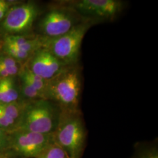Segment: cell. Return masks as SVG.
I'll list each match as a JSON object with an SVG mask.
<instances>
[{
    "mask_svg": "<svg viewBox=\"0 0 158 158\" xmlns=\"http://www.w3.org/2000/svg\"><path fill=\"white\" fill-rule=\"evenodd\" d=\"M2 49L4 54L11 57L19 63L28 60L33 55L28 52L9 46L2 45Z\"/></svg>",
    "mask_w": 158,
    "mask_h": 158,
    "instance_id": "cell-15",
    "label": "cell"
},
{
    "mask_svg": "<svg viewBox=\"0 0 158 158\" xmlns=\"http://www.w3.org/2000/svg\"><path fill=\"white\" fill-rule=\"evenodd\" d=\"M18 64H19V63L8 55L4 54L0 56V68L12 67Z\"/></svg>",
    "mask_w": 158,
    "mask_h": 158,
    "instance_id": "cell-19",
    "label": "cell"
},
{
    "mask_svg": "<svg viewBox=\"0 0 158 158\" xmlns=\"http://www.w3.org/2000/svg\"><path fill=\"white\" fill-rule=\"evenodd\" d=\"M18 75L20 79H23L29 85H31L34 89L40 91L44 98V93L48 80L40 77L39 76L32 72L27 66L21 68V70Z\"/></svg>",
    "mask_w": 158,
    "mask_h": 158,
    "instance_id": "cell-12",
    "label": "cell"
},
{
    "mask_svg": "<svg viewBox=\"0 0 158 158\" xmlns=\"http://www.w3.org/2000/svg\"><path fill=\"white\" fill-rule=\"evenodd\" d=\"M81 84L78 64L67 66L47 81L44 98L55 103L60 111H78Z\"/></svg>",
    "mask_w": 158,
    "mask_h": 158,
    "instance_id": "cell-1",
    "label": "cell"
},
{
    "mask_svg": "<svg viewBox=\"0 0 158 158\" xmlns=\"http://www.w3.org/2000/svg\"><path fill=\"white\" fill-rule=\"evenodd\" d=\"M7 148L25 158H36L51 143L52 134H44L23 130L8 132Z\"/></svg>",
    "mask_w": 158,
    "mask_h": 158,
    "instance_id": "cell-7",
    "label": "cell"
},
{
    "mask_svg": "<svg viewBox=\"0 0 158 158\" xmlns=\"http://www.w3.org/2000/svg\"><path fill=\"white\" fill-rule=\"evenodd\" d=\"M60 113V109L50 100L40 99L26 101L21 117L12 131L52 134L56 128Z\"/></svg>",
    "mask_w": 158,
    "mask_h": 158,
    "instance_id": "cell-3",
    "label": "cell"
},
{
    "mask_svg": "<svg viewBox=\"0 0 158 158\" xmlns=\"http://www.w3.org/2000/svg\"><path fill=\"white\" fill-rule=\"evenodd\" d=\"M36 158H69L60 147L52 142Z\"/></svg>",
    "mask_w": 158,
    "mask_h": 158,
    "instance_id": "cell-16",
    "label": "cell"
},
{
    "mask_svg": "<svg viewBox=\"0 0 158 158\" xmlns=\"http://www.w3.org/2000/svg\"><path fill=\"white\" fill-rule=\"evenodd\" d=\"M27 66L32 72L46 80L55 77L67 66L43 48L34 53Z\"/></svg>",
    "mask_w": 158,
    "mask_h": 158,
    "instance_id": "cell-9",
    "label": "cell"
},
{
    "mask_svg": "<svg viewBox=\"0 0 158 158\" xmlns=\"http://www.w3.org/2000/svg\"><path fill=\"white\" fill-rule=\"evenodd\" d=\"M26 101H17L8 104H0V110L17 123L23 112Z\"/></svg>",
    "mask_w": 158,
    "mask_h": 158,
    "instance_id": "cell-13",
    "label": "cell"
},
{
    "mask_svg": "<svg viewBox=\"0 0 158 158\" xmlns=\"http://www.w3.org/2000/svg\"><path fill=\"white\" fill-rule=\"evenodd\" d=\"M16 122L0 110V128L9 132L14 130Z\"/></svg>",
    "mask_w": 158,
    "mask_h": 158,
    "instance_id": "cell-17",
    "label": "cell"
},
{
    "mask_svg": "<svg viewBox=\"0 0 158 158\" xmlns=\"http://www.w3.org/2000/svg\"><path fill=\"white\" fill-rule=\"evenodd\" d=\"M96 23L87 19L66 34L56 38H48L40 35L42 48L49 51L67 66L78 64L83 40L88 30Z\"/></svg>",
    "mask_w": 158,
    "mask_h": 158,
    "instance_id": "cell-4",
    "label": "cell"
},
{
    "mask_svg": "<svg viewBox=\"0 0 158 158\" xmlns=\"http://www.w3.org/2000/svg\"><path fill=\"white\" fill-rule=\"evenodd\" d=\"M19 98L14 77L0 79V104L17 102Z\"/></svg>",
    "mask_w": 158,
    "mask_h": 158,
    "instance_id": "cell-11",
    "label": "cell"
},
{
    "mask_svg": "<svg viewBox=\"0 0 158 158\" xmlns=\"http://www.w3.org/2000/svg\"><path fill=\"white\" fill-rule=\"evenodd\" d=\"M141 158H158V154L156 152L147 153Z\"/></svg>",
    "mask_w": 158,
    "mask_h": 158,
    "instance_id": "cell-22",
    "label": "cell"
},
{
    "mask_svg": "<svg viewBox=\"0 0 158 158\" xmlns=\"http://www.w3.org/2000/svg\"><path fill=\"white\" fill-rule=\"evenodd\" d=\"M0 158H8V157L3 154H0Z\"/></svg>",
    "mask_w": 158,
    "mask_h": 158,
    "instance_id": "cell-24",
    "label": "cell"
},
{
    "mask_svg": "<svg viewBox=\"0 0 158 158\" xmlns=\"http://www.w3.org/2000/svg\"><path fill=\"white\" fill-rule=\"evenodd\" d=\"M8 5H9V3L7 1L4 0H0V9L4 6H6Z\"/></svg>",
    "mask_w": 158,
    "mask_h": 158,
    "instance_id": "cell-23",
    "label": "cell"
},
{
    "mask_svg": "<svg viewBox=\"0 0 158 158\" xmlns=\"http://www.w3.org/2000/svg\"><path fill=\"white\" fill-rule=\"evenodd\" d=\"M21 68L19 64L12 67L0 68V79L14 77V76L19 74Z\"/></svg>",
    "mask_w": 158,
    "mask_h": 158,
    "instance_id": "cell-18",
    "label": "cell"
},
{
    "mask_svg": "<svg viewBox=\"0 0 158 158\" xmlns=\"http://www.w3.org/2000/svg\"><path fill=\"white\" fill-rule=\"evenodd\" d=\"M9 8H10V6L8 5V6H4L0 9V21L2 20L4 18V17H6V14L9 10Z\"/></svg>",
    "mask_w": 158,
    "mask_h": 158,
    "instance_id": "cell-21",
    "label": "cell"
},
{
    "mask_svg": "<svg viewBox=\"0 0 158 158\" xmlns=\"http://www.w3.org/2000/svg\"><path fill=\"white\" fill-rule=\"evenodd\" d=\"M52 138L53 142L62 149L69 158H81L86 132L80 111H60Z\"/></svg>",
    "mask_w": 158,
    "mask_h": 158,
    "instance_id": "cell-2",
    "label": "cell"
},
{
    "mask_svg": "<svg viewBox=\"0 0 158 158\" xmlns=\"http://www.w3.org/2000/svg\"><path fill=\"white\" fill-rule=\"evenodd\" d=\"M3 45L15 47L32 54L42 47L40 35L34 37L24 35H7L4 38Z\"/></svg>",
    "mask_w": 158,
    "mask_h": 158,
    "instance_id": "cell-10",
    "label": "cell"
},
{
    "mask_svg": "<svg viewBox=\"0 0 158 158\" xmlns=\"http://www.w3.org/2000/svg\"><path fill=\"white\" fill-rule=\"evenodd\" d=\"M87 19L65 4L52 9L40 20V36L48 38L60 36Z\"/></svg>",
    "mask_w": 158,
    "mask_h": 158,
    "instance_id": "cell-5",
    "label": "cell"
},
{
    "mask_svg": "<svg viewBox=\"0 0 158 158\" xmlns=\"http://www.w3.org/2000/svg\"><path fill=\"white\" fill-rule=\"evenodd\" d=\"M21 79V93L25 101H33L40 99H44L42 94L40 91L29 85L23 79Z\"/></svg>",
    "mask_w": 158,
    "mask_h": 158,
    "instance_id": "cell-14",
    "label": "cell"
},
{
    "mask_svg": "<svg viewBox=\"0 0 158 158\" xmlns=\"http://www.w3.org/2000/svg\"><path fill=\"white\" fill-rule=\"evenodd\" d=\"M83 18L97 21L113 20L121 12L124 2L119 0H79L66 2Z\"/></svg>",
    "mask_w": 158,
    "mask_h": 158,
    "instance_id": "cell-8",
    "label": "cell"
},
{
    "mask_svg": "<svg viewBox=\"0 0 158 158\" xmlns=\"http://www.w3.org/2000/svg\"><path fill=\"white\" fill-rule=\"evenodd\" d=\"M8 132L0 128V152L8 145Z\"/></svg>",
    "mask_w": 158,
    "mask_h": 158,
    "instance_id": "cell-20",
    "label": "cell"
},
{
    "mask_svg": "<svg viewBox=\"0 0 158 158\" xmlns=\"http://www.w3.org/2000/svg\"><path fill=\"white\" fill-rule=\"evenodd\" d=\"M39 14V7L34 2L29 1L14 6L9 8L2 20L0 31L5 36L28 33Z\"/></svg>",
    "mask_w": 158,
    "mask_h": 158,
    "instance_id": "cell-6",
    "label": "cell"
}]
</instances>
